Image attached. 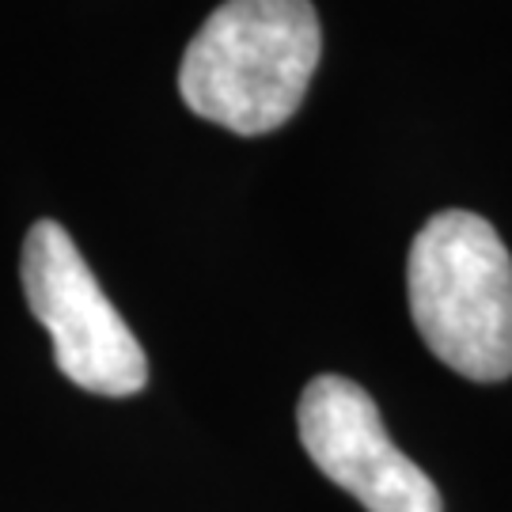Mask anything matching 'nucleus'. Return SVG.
Masks as SVG:
<instances>
[{
    "label": "nucleus",
    "instance_id": "nucleus-3",
    "mask_svg": "<svg viewBox=\"0 0 512 512\" xmlns=\"http://www.w3.org/2000/svg\"><path fill=\"white\" fill-rule=\"evenodd\" d=\"M19 274L27 308L54 338L57 368L76 387L110 399H126L145 387V349L57 220L31 224Z\"/></svg>",
    "mask_w": 512,
    "mask_h": 512
},
{
    "label": "nucleus",
    "instance_id": "nucleus-4",
    "mask_svg": "<svg viewBox=\"0 0 512 512\" xmlns=\"http://www.w3.org/2000/svg\"><path fill=\"white\" fill-rule=\"evenodd\" d=\"M296 429L311 463L368 512H444L433 478L391 444L372 395L346 376L304 387Z\"/></svg>",
    "mask_w": 512,
    "mask_h": 512
},
{
    "label": "nucleus",
    "instance_id": "nucleus-1",
    "mask_svg": "<svg viewBox=\"0 0 512 512\" xmlns=\"http://www.w3.org/2000/svg\"><path fill=\"white\" fill-rule=\"evenodd\" d=\"M319 54L311 0H224L186 46L179 95L205 122L262 137L300 110Z\"/></svg>",
    "mask_w": 512,
    "mask_h": 512
},
{
    "label": "nucleus",
    "instance_id": "nucleus-2",
    "mask_svg": "<svg viewBox=\"0 0 512 512\" xmlns=\"http://www.w3.org/2000/svg\"><path fill=\"white\" fill-rule=\"evenodd\" d=\"M410 315L444 365L497 384L512 376V255L497 228L467 209L425 220L406 262Z\"/></svg>",
    "mask_w": 512,
    "mask_h": 512
}]
</instances>
